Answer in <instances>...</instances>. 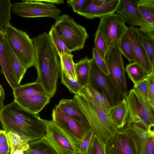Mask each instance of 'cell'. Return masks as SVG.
I'll list each match as a JSON object with an SVG mask.
<instances>
[{
	"instance_id": "1",
	"label": "cell",
	"mask_w": 154,
	"mask_h": 154,
	"mask_svg": "<svg viewBox=\"0 0 154 154\" xmlns=\"http://www.w3.org/2000/svg\"><path fill=\"white\" fill-rule=\"evenodd\" d=\"M35 54V82L41 84L51 98L55 94L61 68L60 56L49 34L46 32L33 38Z\"/></svg>"
},
{
	"instance_id": "2",
	"label": "cell",
	"mask_w": 154,
	"mask_h": 154,
	"mask_svg": "<svg viewBox=\"0 0 154 154\" xmlns=\"http://www.w3.org/2000/svg\"><path fill=\"white\" fill-rule=\"evenodd\" d=\"M0 120L3 129L7 132L17 134L30 141L42 139L46 134L44 119L14 100L0 110Z\"/></svg>"
},
{
	"instance_id": "3",
	"label": "cell",
	"mask_w": 154,
	"mask_h": 154,
	"mask_svg": "<svg viewBox=\"0 0 154 154\" xmlns=\"http://www.w3.org/2000/svg\"><path fill=\"white\" fill-rule=\"evenodd\" d=\"M75 103L84 114L94 135L106 145L116 134L118 129L110 120L108 114L100 109L85 87L73 98Z\"/></svg>"
},
{
	"instance_id": "4",
	"label": "cell",
	"mask_w": 154,
	"mask_h": 154,
	"mask_svg": "<svg viewBox=\"0 0 154 154\" xmlns=\"http://www.w3.org/2000/svg\"><path fill=\"white\" fill-rule=\"evenodd\" d=\"M125 98L129 110L127 124H137L154 133V108L134 88L128 92Z\"/></svg>"
},
{
	"instance_id": "5",
	"label": "cell",
	"mask_w": 154,
	"mask_h": 154,
	"mask_svg": "<svg viewBox=\"0 0 154 154\" xmlns=\"http://www.w3.org/2000/svg\"><path fill=\"white\" fill-rule=\"evenodd\" d=\"M68 48L72 52L84 47L88 37L86 29L76 23L69 15L60 16L53 25Z\"/></svg>"
},
{
	"instance_id": "6",
	"label": "cell",
	"mask_w": 154,
	"mask_h": 154,
	"mask_svg": "<svg viewBox=\"0 0 154 154\" xmlns=\"http://www.w3.org/2000/svg\"><path fill=\"white\" fill-rule=\"evenodd\" d=\"M4 33L25 68L34 66L35 50L33 39L25 32L11 24L7 26Z\"/></svg>"
},
{
	"instance_id": "7",
	"label": "cell",
	"mask_w": 154,
	"mask_h": 154,
	"mask_svg": "<svg viewBox=\"0 0 154 154\" xmlns=\"http://www.w3.org/2000/svg\"><path fill=\"white\" fill-rule=\"evenodd\" d=\"M46 134L42 139L57 154H79L80 142L66 133L53 121L44 120Z\"/></svg>"
},
{
	"instance_id": "8",
	"label": "cell",
	"mask_w": 154,
	"mask_h": 154,
	"mask_svg": "<svg viewBox=\"0 0 154 154\" xmlns=\"http://www.w3.org/2000/svg\"><path fill=\"white\" fill-rule=\"evenodd\" d=\"M105 60L109 72L108 76L118 91L125 98L128 92L125 68L119 45L109 48Z\"/></svg>"
},
{
	"instance_id": "9",
	"label": "cell",
	"mask_w": 154,
	"mask_h": 154,
	"mask_svg": "<svg viewBox=\"0 0 154 154\" xmlns=\"http://www.w3.org/2000/svg\"><path fill=\"white\" fill-rule=\"evenodd\" d=\"M13 4V13L23 17H48L56 20L60 16L61 11L54 4L39 0H23Z\"/></svg>"
},
{
	"instance_id": "10",
	"label": "cell",
	"mask_w": 154,
	"mask_h": 154,
	"mask_svg": "<svg viewBox=\"0 0 154 154\" xmlns=\"http://www.w3.org/2000/svg\"><path fill=\"white\" fill-rule=\"evenodd\" d=\"M106 154H139L137 141L131 125L119 129L106 145Z\"/></svg>"
},
{
	"instance_id": "11",
	"label": "cell",
	"mask_w": 154,
	"mask_h": 154,
	"mask_svg": "<svg viewBox=\"0 0 154 154\" xmlns=\"http://www.w3.org/2000/svg\"><path fill=\"white\" fill-rule=\"evenodd\" d=\"M98 29L101 32L108 48L119 45L123 34L128 27L126 21L121 15L114 13L100 18Z\"/></svg>"
},
{
	"instance_id": "12",
	"label": "cell",
	"mask_w": 154,
	"mask_h": 154,
	"mask_svg": "<svg viewBox=\"0 0 154 154\" xmlns=\"http://www.w3.org/2000/svg\"><path fill=\"white\" fill-rule=\"evenodd\" d=\"M90 85L104 94L112 106L124 98L114 85L108 76L100 69L93 57L91 59Z\"/></svg>"
},
{
	"instance_id": "13",
	"label": "cell",
	"mask_w": 154,
	"mask_h": 154,
	"mask_svg": "<svg viewBox=\"0 0 154 154\" xmlns=\"http://www.w3.org/2000/svg\"><path fill=\"white\" fill-rule=\"evenodd\" d=\"M52 121L68 134L81 143L85 134L79 122L56 106L52 110Z\"/></svg>"
},
{
	"instance_id": "14",
	"label": "cell",
	"mask_w": 154,
	"mask_h": 154,
	"mask_svg": "<svg viewBox=\"0 0 154 154\" xmlns=\"http://www.w3.org/2000/svg\"><path fill=\"white\" fill-rule=\"evenodd\" d=\"M120 0H106L102 5L95 4L92 0H87L85 5L77 14L88 19L100 18L116 12Z\"/></svg>"
},
{
	"instance_id": "15",
	"label": "cell",
	"mask_w": 154,
	"mask_h": 154,
	"mask_svg": "<svg viewBox=\"0 0 154 154\" xmlns=\"http://www.w3.org/2000/svg\"><path fill=\"white\" fill-rule=\"evenodd\" d=\"M134 48L135 60L134 62L139 63L148 75L152 73L153 67L147 57L144 48L140 38L139 29L130 26L127 30Z\"/></svg>"
},
{
	"instance_id": "16",
	"label": "cell",
	"mask_w": 154,
	"mask_h": 154,
	"mask_svg": "<svg viewBox=\"0 0 154 154\" xmlns=\"http://www.w3.org/2000/svg\"><path fill=\"white\" fill-rule=\"evenodd\" d=\"M137 0H120L116 12L122 15L130 26L142 25L144 18L137 4Z\"/></svg>"
},
{
	"instance_id": "17",
	"label": "cell",
	"mask_w": 154,
	"mask_h": 154,
	"mask_svg": "<svg viewBox=\"0 0 154 154\" xmlns=\"http://www.w3.org/2000/svg\"><path fill=\"white\" fill-rule=\"evenodd\" d=\"M130 124L137 141L139 154H154V133L137 124Z\"/></svg>"
},
{
	"instance_id": "18",
	"label": "cell",
	"mask_w": 154,
	"mask_h": 154,
	"mask_svg": "<svg viewBox=\"0 0 154 154\" xmlns=\"http://www.w3.org/2000/svg\"><path fill=\"white\" fill-rule=\"evenodd\" d=\"M137 4L144 20L139 27L140 32L154 37V0H137Z\"/></svg>"
},
{
	"instance_id": "19",
	"label": "cell",
	"mask_w": 154,
	"mask_h": 154,
	"mask_svg": "<svg viewBox=\"0 0 154 154\" xmlns=\"http://www.w3.org/2000/svg\"><path fill=\"white\" fill-rule=\"evenodd\" d=\"M14 100L30 112L38 114L49 102L48 96L40 94L25 95L15 97Z\"/></svg>"
},
{
	"instance_id": "20",
	"label": "cell",
	"mask_w": 154,
	"mask_h": 154,
	"mask_svg": "<svg viewBox=\"0 0 154 154\" xmlns=\"http://www.w3.org/2000/svg\"><path fill=\"white\" fill-rule=\"evenodd\" d=\"M3 34L0 32V63L3 73L13 91L20 85L16 79L10 60L5 48Z\"/></svg>"
},
{
	"instance_id": "21",
	"label": "cell",
	"mask_w": 154,
	"mask_h": 154,
	"mask_svg": "<svg viewBox=\"0 0 154 154\" xmlns=\"http://www.w3.org/2000/svg\"><path fill=\"white\" fill-rule=\"evenodd\" d=\"M56 106L78 121L85 133L91 129L85 117L76 106L73 99H62Z\"/></svg>"
},
{
	"instance_id": "22",
	"label": "cell",
	"mask_w": 154,
	"mask_h": 154,
	"mask_svg": "<svg viewBox=\"0 0 154 154\" xmlns=\"http://www.w3.org/2000/svg\"><path fill=\"white\" fill-rule=\"evenodd\" d=\"M128 107L125 98L111 107L108 114L112 123L118 129L126 125L128 116Z\"/></svg>"
},
{
	"instance_id": "23",
	"label": "cell",
	"mask_w": 154,
	"mask_h": 154,
	"mask_svg": "<svg viewBox=\"0 0 154 154\" xmlns=\"http://www.w3.org/2000/svg\"><path fill=\"white\" fill-rule=\"evenodd\" d=\"M3 34L5 48L10 60L14 74L18 83L20 84L26 69L22 64L13 49L6 35Z\"/></svg>"
},
{
	"instance_id": "24",
	"label": "cell",
	"mask_w": 154,
	"mask_h": 154,
	"mask_svg": "<svg viewBox=\"0 0 154 154\" xmlns=\"http://www.w3.org/2000/svg\"><path fill=\"white\" fill-rule=\"evenodd\" d=\"M91 59L87 56L75 63L77 80L83 87L90 85L91 74Z\"/></svg>"
},
{
	"instance_id": "25",
	"label": "cell",
	"mask_w": 154,
	"mask_h": 154,
	"mask_svg": "<svg viewBox=\"0 0 154 154\" xmlns=\"http://www.w3.org/2000/svg\"><path fill=\"white\" fill-rule=\"evenodd\" d=\"M14 98L25 95L40 94L48 96L42 85L36 82L20 85L13 91Z\"/></svg>"
},
{
	"instance_id": "26",
	"label": "cell",
	"mask_w": 154,
	"mask_h": 154,
	"mask_svg": "<svg viewBox=\"0 0 154 154\" xmlns=\"http://www.w3.org/2000/svg\"><path fill=\"white\" fill-rule=\"evenodd\" d=\"M6 137L10 149V154H13L17 150L27 151L29 148L28 140L11 132H7Z\"/></svg>"
},
{
	"instance_id": "27",
	"label": "cell",
	"mask_w": 154,
	"mask_h": 154,
	"mask_svg": "<svg viewBox=\"0 0 154 154\" xmlns=\"http://www.w3.org/2000/svg\"><path fill=\"white\" fill-rule=\"evenodd\" d=\"M125 70L134 85L147 78L148 75L143 68L136 62L131 63L128 64Z\"/></svg>"
},
{
	"instance_id": "28",
	"label": "cell",
	"mask_w": 154,
	"mask_h": 154,
	"mask_svg": "<svg viewBox=\"0 0 154 154\" xmlns=\"http://www.w3.org/2000/svg\"><path fill=\"white\" fill-rule=\"evenodd\" d=\"M85 87L100 109L105 113L108 114L112 106L106 96L90 85Z\"/></svg>"
},
{
	"instance_id": "29",
	"label": "cell",
	"mask_w": 154,
	"mask_h": 154,
	"mask_svg": "<svg viewBox=\"0 0 154 154\" xmlns=\"http://www.w3.org/2000/svg\"><path fill=\"white\" fill-rule=\"evenodd\" d=\"M13 4L10 0H0V32L5 33L10 23Z\"/></svg>"
},
{
	"instance_id": "30",
	"label": "cell",
	"mask_w": 154,
	"mask_h": 154,
	"mask_svg": "<svg viewBox=\"0 0 154 154\" xmlns=\"http://www.w3.org/2000/svg\"><path fill=\"white\" fill-rule=\"evenodd\" d=\"M29 147L25 154H57L49 144L43 139L29 142Z\"/></svg>"
},
{
	"instance_id": "31",
	"label": "cell",
	"mask_w": 154,
	"mask_h": 154,
	"mask_svg": "<svg viewBox=\"0 0 154 154\" xmlns=\"http://www.w3.org/2000/svg\"><path fill=\"white\" fill-rule=\"evenodd\" d=\"M119 47L122 54L130 62H134L135 55L134 48L127 31L122 37Z\"/></svg>"
},
{
	"instance_id": "32",
	"label": "cell",
	"mask_w": 154,
	"mask_h": 154,
	"mask_svg": "<svg viewBox=\"0 0 154 154\" xmlns=\"http://www.w3.org/2000/svg\"><path fill=\"white\" fill-rule=\"evenodd\" d=\"M59 56L62 70L69 77L77 79L73 55L65 54Z\"/></svg>"
},
{
	"instance_id": "33",
	"label": "cell",
	"mask_w": 154,
	"mask_h": 154,
	"mask_svg": "<svg viewBox=\"0 0 154 154\" xmlns=\"http://www.w3.org/2000/svg\"><path fill=\"white\" fill-rule=\"evenodd\" d=\"M49 33L59 56L63 54H71L72 52L68 48L53 25H52Z\"/></svg>"
},
{
	"instance_id": "34",
	"label": "cell",
	"mask_w": 154,
	"mask_h": 154,
	"mask_svg": "<svg viewBox=\"0 0 154 154\" xmlns=\"http://www.w3.org/2000/svg\"><path fill=\"white\" fill-rule=\"evenodd\" d=\"M140 38L153 67L154 65V37L140 32Z\"/></svg>"
},
{
	"instance_id": "35",
	"label": "cell",
	"mask_w": 154,
	"mask_h": 154,
	"mask_svg": "<svg viewBox=\"0 0 154 154\" xmlns=\"http://www.w3.org/2000/svg\"><path fill=\"white\" fill-rule=\"evenodd\" d=\"M61 74L62 83L67 87L71 93L78 95L83 87L77 80L69 77L62 69Z\"/></svg>"
},
{
	"instance_id": "36",
	"label": "cell",
	"mask_w": 154,
	"mask_h": 154,
	"mask_svg": "<svg viewBox=\"0 0 154 154\" xmlns=\"http://www.w3.org/2000/svg\"><path fill=\"white\" fill-rule=\"evenodd\" d=\"M134 88L147 103L154 108V105L151 98L148 78L134 85Z\"/></svg>"
},
{
	"instance_id": "37",
	"label": "cell",
	"mask_w": 154,
	"mask_h": 154,
	"mask_svg": "<svg viewBox=\"0 0 154 154\" xmlns=\"http://www.w3.org/2000/svg\"><path fill=\"white\" fill-rule=\"evenodd\" d=\"M94 45L96 49L102 57L105 60L106 56L109 48L101 32L98 29L95 34Z\"/></svg>"
},
{
	"instance_id": "38",
	"label": "cell",
	"mask_w": 154,
	"mask_h": 154,
	"mask_svg": "<svg viewBox=\"0 0 154 154\" xmlns=\"http://www.w3.org/2000/svg\"><path fill=\"white\" fill-rule=\"evenodd\" d=\"M87 154H106V145L102 143L94 135Z\"/></svg>"
},
{
	"instance_id": "39",
	"label": "cell",
	"mask_w": 154,
	"mask_h": 154,
	"mask_svg": "<svg viewBox=\"0 0 154 154\" xmlns=\"http://www.w3.org/2000/svg\"><path fill=\"white\" fill-rule=\"evenodd\" d=\"M94 135L92 129L85 134L80 143L79 154H87Z\"/></svg>"
},
{
	"instance_id": "40",
	"label": "cell",
	"mask_w": 154,
	"mask_h": 154,
	"mask_svg": "<svg viewBox=\"0 0 154 154\" xmlns=\"http://www.w3.org/2000/svg\"><path fill=\"white\" fill-rule=\"evenodd\" d=\"M92 57L101 71L106 75L108 76L109 72L106 60L102 57L94 47L92 49Z\"/></svg>"
},
{
	"instance_id": "41",
	"label": "cell",
	"mask_w": 154,
	"mask_h": 154,
	"mask_svg": "<svg viewBox=\"0 0 154 154\" xmlns=\"http://www.w3.org/2000/svg\"><path fill=\"white\" fill-rule=\"evenodd\" d=\"M87 0H70L67 3L72 9L74 12L77 13L83 7Z\"/></svg>"
},
{
	"instance_id": "42",
	"label": "cell",
	"mask_w": 154,
	"mask_h": 154,
	"mask_svg": "<svg viewBox=\"0 0 154 154\" xmlns=\"http://www.w3.org/2000/svg\"><path fill=\"white\" fill-rule=\"evenodd\" d=\"M151 98L154 105V74L153 72L148 77Z\"/></svg>"
},
{
	"instance_id": "43",
	"label": "cell",
	"mask_w": 154,
	"mask_h": 154,
	"mask_svg": "<svg viewBox=\"0 0 154 154\" xmlns=\"http://www.w3.org/2000/svg\"><path fill=\"white\" fill-rule=\"evenodd\" d=\"M10 150L8 143L0 145V154H9Z\"/></svg>"
},
{
	"instance_id": "44",
	"label": "cell",
	"mask_w": 154,
	"mask_h": 154,
	"mask_svg": "<svg viewBox=\"0 0 154 154\" xmlns=\"http://www.w3.org/2000/svg\"><path fill=\"white\" fill-rule=\"evenodd\" d=\"M5 92L2 86L0 85V110L2 109L5 106L4 100L5 98Z\"/></svg>"
},
{
	"instance_id": "45",
	"label": "cell",
	"mask_w": 154,
	"mask_h": 154,
	"mask_svg": "<svg viewBox=\"0 0 154 154\" xmlns=\"http://www.w3.org/2000/svg\"><path fill=\"white\" fill-rule=\"evenodd\" d=\"M7 132L4 130L0 131V145L8 143L6 137Z\"/></svg>"
},
{
	"instance_id": "46",
	"label": "cell",
	"mask_w": 154,
	"mask_h": 154,
	"mask_svg": "<svg viewBox=\"0 0 154 154\" xmlns=\"http://www.w3.org/2000/svg\"><path fill=\"white\" fill-rule=\"evenodd\" d=\"M92 1L96 5H102L105 3L106 0H92Z\"/></svg>"
},
{
	"instance_id": "47",
	"label": "cell",
	"mask_w": 154,
	"mask_h": 154,
	"mask_svg": "<svg viewBox=\"0 0 154 154\" xmlns=\"http://www.w3.org/2000/svg\"><path fill=\"white\" fill-rule=\"evenodd\" d=\"M13 154H25L24 151L22 150H17Z\"/></svg>"
},
{
	"instance_id": "48",
	"label": "cell",
	"mask_w": 154,
	"mask_h": 154,
	"mask_svg": "<svg viewBox=\"0 0 154 154\" xmlns=\"http://www.w3.org/2000/svg\"><path fill=\"white\" fill-rule=\"evenodd\" d=\"M153 72V73L154 74V66L153 67V72Z\"/></svg>"
}]
</instances>
